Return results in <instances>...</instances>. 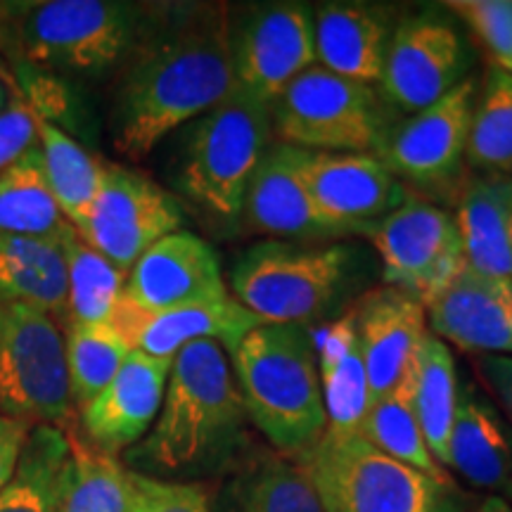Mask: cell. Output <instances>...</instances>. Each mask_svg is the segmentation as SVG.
I'll list each match as a JSON object with an SVG mask.
<instances>
[{
	"instance_id": "cell-1",
	"label": "cell",
	"mask_w": 512,
	"mask_h": 512,
	"mask_svg": "<svg viewBox=\"0 0 512 512\" xmlns=\"http://www.w3.org/2000/svg\"><path fill=\"white\" fill-rule=\"evenodd\" d=\"M138 48L112 110L114 147L128 159L150 155L174 128L200 119L235 91L226 10L192 12Z\"/></svg>"
},
{
	"instance_id": "cell-10",
	"label": "cell",
	"mask_w": 512,
	"mask_h": 512,
	"mask_svg": "<svg viewBox=\"0 0 512 512\" xmlns=\"http://www.w3.org/2000/svg\"><path fill=\"white\" fill-rule=\"evenodd\" d=\"M380 254L384 283L406 292L422 306L430 304L463 271L465 254L453 216L425 200L406 204L363 228Z\"/></svg>"
},
{
	"instance_id": "cell-4",
	"label": "cell",
	"mask_w": 512,
	"mask_h": 512,
	"mask_svg": "<svg viewBox=\"0 0 512 512\" xmlns=\"http://www.w3.org/2000/svg\"><path fill=\"white\" fill-rule=\"evenodd\" d=\"M138 17L136 5L112 0L0 3V46L31 69L98 76L131 55Z\"/></svg>"
},
{
	"instance_id": "cell-30",
	"label": "cell",
	"mask_w": 512,
	"mask_h": 512,
	"mask_svg": "<svg viewBox=\"0 0 512 512\" xmlns=\"http://www.w3.org/2000/svg\"><path fill=\"white\" fill-rule=\"evenodd\" d=\"M38 147L43 157V174L62 216L76 230L83 228L102 185L105 164L60 126L38 121Z\"/></svg>"
},
{
	"instance_id": "cell-13",
	"label": "cell",
	"mask_w": 512,
	"mask_h": 512,
	"mask_svg": "<svg viewBox=\"0 0 512 512\" xmlns=\"http://www.w3.org/2000/svg\"><path fill=\"white\" fill-rule=\"evenodd\" d=\"M463 38L439 17L403 19L389 38L380 88L396 110L418 114L460 86L467 72Z\"/></svg>"
},
{
	"instance_id": "cell-14",
	"label": "cell",
	"mask_w": 512,
	"mask_h": 512,
	"mask_svg": "<svg viewBox=\"0 0 512 512\" xmlns=\"http://www.w3.org/2000/svg\"><path fill=\"white\" fill-rule=\"evenodd\" d=\"M302 178L313 207L335 235H361L406 204L408 190L370 152H306Z\"/></svg>"
},
{
	"instance_id": "cell-22",
	"label": "cell",
	"mask_w": 512,
	"mask_h": 512,
	"mask_svg": "<svg viewBox=\"0 0 512 512\" xmlns=\"http://www.w3.org/2000/svg\"><path fill=\"white\" fill-rule=\"evenodd\" d=\"M446 467L491 496L512 491V430L472 387L458 392Z\"/></svg>"
},
{
	"instance_id": "cell-11",
	"label": "cell",
	"mask_w": 512,
	"mask_h": 512,
	"mask_svg": "<svg viewBox=\"0 0 512 512\" xmlns=\"http://www.w3.org/2000/svg\"><path fill=\"white\" fill-rule=\"evenodd\" d=\"M183 211L171 192L138 171L105 164L91 214L76 233L121 273L166 235L181 230Z\"/></svg>"
},
{
	"instance_id": "cell-35",
	"label": "cell",
	"mask_w": 512,
	"mask_h": 512,
	"mask_svg": "<svg viewBox=\"0 0 512 512\" xmlns=\"http://www.w3.org/2000/svg\"><path fill=\"white\" fill-rule=\"evenodd\" d=\"M64 349H67L72 399L79 411L114 380V375L119 373V368L133 351L112 325L76 323H67Z\"/></svg>"
},
{
	"instance_id": "cell-15",
	"label": "cell",
	"mask_w": 512,
	"mask_h": 512,
	"mask_svg": "<svg viewBox=\"0 0 512 512\" xmlns=\"http://www.w3.org/2000/svg\"><path fill=\"white\" fill-rule=\"evenodd\" d=\"M235 88L271 107L290 83L316 64L313 15L304 5H268L233 36Z\"/></svg>"
},
{
	"instance_id": "cell-16",
	"label": "cell",
	"mask_w": 512,
	"mask_h": 512,
	"mask_svg": "<svg viewBox=\"0 0 512 512\" xmlns=\"http://www.w3.org/2000/svg\"><path fill=\"white\" fill-rule=\"evenodd\" d=\"M110 325L131 349L143 351L152 358L174 361L178 351L202 339L219 342L228 354H233L245 335L264 323L233 297L164 311H145L121 294Z\"/></svg>"
},
{
	"instance_id": "cell-29",
	"label": "cell",
	"mask_w": 512,
	"mask_h": 512,
	"mask_svg": "<svg viewBox=\"0 0 512 512\" xmlns=\"http://www.w3.org/2000/svg\"><path fill=\"white\" fill-rule=\"evenodd\" d=\"M69 228L43 174L41 147H31L0 174V235L62 240Z\"/></svg>"
},
{
	"instance_id": "cell-6",
	"label": "cell",
	"mask_w": 512,
	"mask_h": 512,
	"mask_svg": "<svg viewBox=\"0 0 512 512\" xmlns=\"http://www.w3.org/2000/svg\"><path fill=\"white\" fill-rule=\"evenodd\" d=\"M271 107L235 88L185 136L178 188L197 207L238 219L247 185L271 147Z\"/></svg>"
},
{
	"instance_id": "cell-7",
	"label": "cell",
	"mask_w": 512,
	"mask_h": 512,
	"mask_svg": "<svg viewBox=\"0 0 512 512\" xmlns=\"http://www.w3.org/2000/svg\"><path fill=\"white\" fill-rule=\"evenodd\" d=\"M0 413L27 427H76L64 335L50 313L0 297Z\"/></svg>"
},
{
	"instance_id": "cell-17",
	"label": "cell",
	"mask_w": 512,
	"mask_h": 512,
	"mask_svg": "<svg viewBox=\"0 0 512 512\" xmlns=\"http://www.w3.org/2000/svg\"><path fill=\"white\" fill-rule=\"evenodd\" d=\"M124 297L145 311L216 302L230 297L219 256L188 230L155 242L128 271Z\"/></svg>"
},
{
	"instance_id": "cell-32",
	"label": "cell",
	"mask_w": 512,
	"mask_h": 512,
	"mask_svg": "<svg viewBox=\"0 0 512 512\" xmlns=\"http://www.w3.org/2000/svg\"><path fill=\"white\" fill-rule=\"evenodd\" d=\"M67 256V323L110 325L121 294L126 273L88 245L72 226L62 235Z\"/></svg>"
},
{
	"instance_id": "cell-31",
	"label": "cell",
	"mask_w": 512,
	"mask_h": 512,
	"mask_svg": "<svg viewBox=\"0 0 512 512\" xmlns=\"http://www.w3.org/2000/svg\"><path fill=\"white\" fill-rule=\"evenodd\" d=\"M67 439L57 512H128V470L117 456L91 446L76 430Z\"/></svg>"
},
{
	"instance_id": "cell-23",
	"label": "cell",
	"mask_w": 512,
	"mask_h": 512,
	"mask_svg": "<svg viewBox=\"0 0 512 512\" xmlns=\"http://www.w3.org/2000/svg\"><path fill=\"white\" fill-rule=\"evenodd\" d=\"M389 27L382 12L366 5H323L313 17L318 67L358 83H380Z\"/></svg>"
},
{
	"instance_id": "cell-3",
	"label": "cell",
	"mask_w": 512,
	"mask_h": 512,
	"mask_svg": "<svg viewBox=\"0 0 512 512\" xmlns=\"http://www.w3.org/2000/svg\"><path fill=\"white\" fill-rule=\"evenodd\" d=\"M230 356L247 418L275 451L304 458L328 430L311 330L259 325Z\"/></svg>"
},
{
	"instance_id": "cell-34",
	"label": "cell",
	"mask_w": 512,
	"mask_h": 512,
	"mask_svg": "<svg viewBox=\"0 0 512 512\" xmlns=\"http://www.w3.org/2000/svg\"><path fill=\"white\" fill-rule=\"evenodd\" d=\"M358 434L387 456L425 472L427 477L437 479V482L453 484L451 477L446 475V467H441L434 460L430 446H427L406 387L401 392L370 403L366 418L358 427Z\"/></svg>"
},
{
	"instance_id": "cell-25",
	"label": "cell",
	"mask_w": 512,
	"mask_h": 512,
	"mask_svg": "<svg viewBox=\"0 0 512 512\" xmlns=\"http://www.w3.org/2000/svg\"><path fill=\"white\" fill-rule=\"evenodd\" d=\"M216 512H325L299 458L271 453L247 460L223 484Z\"/></svg>"
},
{
	"instance_id": "cell-42",
	"label": "cell",
	"mask_w": 512,
	"mask_h": 512,
	"mask_svg": "<svg viewBox=\"0 0 512 512\" xmlns=\"http://www.w3.org/2000/svg\"><path fill=\"white\" fill-rule=\"evenodd\" d=\"M470 512H512V505L503 496H486L475 510Z\"/></svg>"
},
{
	"instance_id": "cell-12",
	"label": "cell",
	"mask_w": 512,
	"mask_h": 512,
	"mask_svg": "<svg viewBox=\"0 0 512 512\" xmlns=\"http://www.w3.org/2000/svg\"><path fill=\"white\" fill-rule=\"evenodd\" d=\"M475 105L477 81L465 79L432 107L389 126L375 157L396 178L418 185L451 183L463 166Z\"/></svg>"
},
{
	"instance_id": "cell-24",
	"label": "cell",
	"mask_w": 512,
	"mask_h": 512,
	"mask_svg": "<svg viewBox=\"0 0 512 512\" xmlns=\"http://www.w3.org/2000/svg\"><path fill=\"white\" fill-rule=\"evenodd\" d=\"M505 178L482 174L460 190L456 221L465 264L472 271L512 283V245L505 207Z\"/></svg>"
},
{
	"instance_id": "cell-20",
	"label": "cell",
	"mask_w": 512,
	"mask_h": 512,
	"mask_svg": "<svg viewBox=\"0 0 512 512\" xmlns=\"http://www.w3.org/2000/svg\"><path fill=\"white\" fill-rule=\"evenodd\" d=\"M171 363L169 358H152L133 349L114 380L81 408L88 444L110 456L138 444L162 408Z\"/></svg>"
},
{
	"instance_id": "cell-9",
	"label": "cell",
	"mask_w": 512,
	"mask_h": 512,
	"mask_svg": "<svg viewBox=\"0 0 512 512\" xmlns=\"http://www.w3.org/2000/svg\"><path fill=\"white\" fill-rule=\"evenodd\" d=\"M280 140L306 152H370L389 131L387 110L368 83L313 64L271 105Z\"/></svg>"
},
{
	"instance_id": "cell-44",
	"label": "cell",
	"mask_w": 512,
	"mask_h": 512,
	"mask_svg": "<svg viewBox=\"0 0 512 512\" xmlns=\"http://www.w3.org/2000/svg\"><path fill=\"white\" fill-rule=\"evenodd\" d=\"M12 95H15V93H10V91H8V86H5V83H3V79H0V112H3L5 107L10 105Z\"/></svg>"
},
{
	"instance_id": "cell-18",
	"label": "cell",
	"mask_w": 512,
	"mask_h": 512,
	"mask_svg": "<svg viewBox=\"0 0 512 512\" xmlns=\"http://www.w3.org/2000/svg\"><path fill=\"white\" fill-rule=\"evenodd\" d=\"M351 309L373 401L401 392L427 335L422 304L387 285L368 292Z\"/></svg>"
},
{
	"instance_id": "cell-39",
	"label": "cell",
	"mask_w": 512,
	"mask_h": 512,
	"mask_svg": "<svg viewBox=\"0 0 512 512\" xmlns=\"http://www.w3.org/2000/svg\"><path fill=\"white\" fill-rule=\"evenodd\" d=\"M38 121L24 95H12L10 105L0 112V174L38 145Z\"/></svg>"
},
{
	"instance_id": "cell-21",
	"label": "cell",
	"mask_w": 512,
	"mask_h": 512,
	"mask_svg": "<svg viewBox=\"0 0 512 512\" xmlns=\"http://www.w3.org/2000/svg\"><path fill=\"white\" fill-rule=\"evenodd\" d=\"M302 155L304 150L285 143L268 147L247 185L240 211L252 233L268 238L335 235L313 207L302 178Z\"/></svg>"
},
{
	"instance_id": "cell-43",
	"label": "cell",
	"mask_w": 512,
	"mask_h": 512,
	"mask_svg": "<svg viewBox=\"0 0 512 512\" xmlns=\"http://www.w3.org/2000/svg\"><path fill=\"white\" fill-rule=\"evenodd\" d=\"M505 207H508V233L512 245V176L505 178Z\"/></svg>"
},
{
	"instance_id": "cell-41",
	"label": "cell",
	"mask_w": 512,
	"mask_h": 512,
	"mask_svg": "<svg viewBox=\"0 0 512 512\" xmlns=\"http://www.w3.org/2000/svg\"><path fill=\"white\" fill-rule=\"evenodd\" d=\"M29 432L31 427L24 425V422L12 420L8 415L0 413V491L5 489V484L15 475Z\"/></svg>"
},
{
	"instance_id": "cell-2",
	"label": "cell",
	"mask_w": 512,
	"mask_h": 512,
	"mask_svg": "<svg viewBox=\"0 0 512 512\" xmlns=\"http://www.w3.org/2000/svg\"><path fill=\"white\" fill-rule=\"evenodd\" d=\"M245 401L219 342L202 339L171 363L162 408L128 463L143 475H195L233 458L245 439Z\"/></svg>"
},
{
	"instance_id": "cell-28",
	"label": "cell",
	"mask_w": 512,
	"mask_h": 512,
	"mask_svg": "<svg viewBox=\"0 0 512 512\" xmlns=\"http://www.w3.org/2000/svg\"><path fill=\"white\" fill-rule=\"evenodd\" d=\"M406 389L434 460L446 467L448 437H451L453 418H456L460 389L451 349L430 330L422 339Z\"/></svg>"
},
{
	"instance_id": "cell-40",
	"label": "cell",
	"mask_w": 512,
	"mask_h": 512,
	"mask_svg": "<svg viewBox=\"0 0 512 512\" xmlns=\"http://www.w3.org/2000/svg\"><path fill=\"white\" fill-rule=\"evenodd\" d=\"M475 368L512 422V356H477Z\"/></svg>"
},
{
	"instance_id": "cell-33",
	"label": "cell",
	"mask_w": 512,
	"mask_h": 512,
	"mask_svg": "<svg viewBox=\"0 0 512 512\" xmlns=\"http://www.w3.org/2000/svg\"><path fill=\"white\" fill-rule=\"evenodd\" d=\"M67 456V432L48 425L31 427L15 475L0 491V512H57Z\"/></svg>"
},
{
	"instance_id": "cell-8",
	"label": "cell",
	"mask_w": 512,
	"mask_h": 512,
	"mask_svg": "<svg viewBox=\"0 0 512 512\" xmlns=\"http://www.w3.org/2000/svg\"><path fill=\"white\" fill-rule=\"evenodd\" d=\"M347 247L256 242L233 268L235 302L264 325H306L330 309L349 275Z\"/></svg>"
},
{
	"instance_id": "cell-37",
	"label": "cell",
	"mask_w": 512,
	"mask_h": 512,
	"mask_svg": "<svg viewBox=\"0 0 512 512\" xmlns=\"http://www.w3.org/2000/svg\"><path fill=\"white\" fill-rule=\"evenodd\" d=\"M470 27L494 69L512 76V3L508 0H458L448 3Z\"/></svg>"
},
{
	"instance_id": "cell-36",
	"label": "cell",
	"mask_w": 512,
	"mask_h": 512,
	"mask_svg": "<svg viewBox=\"0 0 512 512\" xmlns=\"http://www.w3.org/2000/svg\"><path fill=\"white\" fill-rule=\"evenodd\" d=\"M467 162L484 174L512 176V76L491 69L477 98Z\"/></svg>"
},
{
	"instance_id": "cell-5",
	"label": "cell",
	"mask_w": 512,
	"mask_h": 512,
	"mask_svg": "<svg viewBox=\"0 0 512 512\" xmlns=\"http://www.w3.org/2000/svg\"><path fill=\"white\" fill-rule=\"evenodd\" d=\"M299 460L325 512H460L456 486L387 456L358 432L325 430Z\"/></svg>"
},
{
	"instance_id": "cell-27",
	"label": "cell",
	"mask_w": 512,
	"mask_h": 512,
	"mask_svg": "<svg viewBox=\"0 0 512 512\" xmlns=\"http://www.w3.org/2000/svg\"><path fill=\"white\" fill-rule=\"evenodd\" d=\"M67 290L62 240L0 235V297L64 318Z\"/></svg>"
},
{
	"instance_id": "cell-19",
	"label": "cell",
	"mask_w": 512,
	"mask_h": 512,
	"mask_svg": "<svg viewBox=\"0 0 512 512\" xmlns=\"http://www.w3.org/2000/svg\"><path fill=\"white\" fill-rule=\"evenodd\" d=\"M425 309L444 344L477 356H512V283L465 266Z\"/></svg>"
},
{
	"instance_id": "cell-26",
	"label": "cell",
	"mask_w": 512,
	"mask_h": 512,
	"mask_svg": "<svg viewBox=\"0 0 512 512\" xmlns=\"http://www.w3.org/2000/svg\"><path fill=\"white\" fill-rule=\"evenodd\" d=\"M316 358L325 413H328V430L358 432L373 396H370L366 366L358 349L354 309H349L323 330Z\"/></svg>"
},
{
	"instance_id": "cell-38",
	"label": "cell",
	"mask_w": 512,
	"mask_h": 512,
	"mask_svg": "<svg viewBox=\"0 0 512 512\" xmlns=\"http://www.w3.org/2000/svg\"><path fill=\"white\" fill-rule=\"evenodd\" d=\"M128 512H214L200 484L128 470Z\"/></svg>"
}]
</instances>
